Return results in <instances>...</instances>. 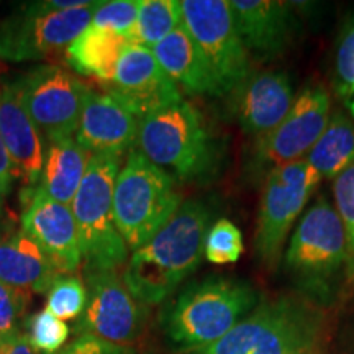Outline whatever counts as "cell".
<instances>
[{
    "label": "cell",
    "mask_w": 354,
    "mask_h": 354,
    "mask_svg": "<svg viewBox=\"0 0 354 354\" xmlns=\"http://www.w3.org/2000/svg\"><path fill=\"white\" fill-rule=\"evenodd\" d=\"M212 214L201 201L183 202L166 227L133 251L122 277L143 305H158L196 272L203 258V241Z\"/></svg>",
    "instance_id": "cell-1"
},
{
    "label": "cell",
    "mask_w": 354,
    "mask_h": 354,
    "mask_svg": "<svg viewBox=\"0 0 354 354\" xmlns=\"http://www.w3.org/2000/svg\"><path fill=\"white\" fill-rule=\"evenodd\" d=\"M258 294L250 284L209 277L190 284L167 305L162 331L176 351L197 353L223 338L253 312Z\"/></svg>",
    "instance_id": "cell-2"
},
{
    "label": "cell",
    "mask_w": 354,
    "mask_h": 354,
    "mask_svg": "<svg viewBox=\"0 0 354 354\" xmlns=\"http://www.w3.org/2000/svg\"><path fill=\"white\" fill-rule=\"evenodd\" d=\"M138 143L153 165L179 183L202 179L215 167L210 133L198 110L184 99L140 120Z\"/></svg>",
    "instance_id": "cell-3"
},
{
    "label": "cell",
    "mask_w": 354,
    "mask_h": 354,
    "mask_svg": "<svg viewBox=\"0 0 354 354\" xmlns=\"http://www.w3.org/2000/svg\"><path fill=\"white\" fill-rule=\"evenodd\" d=\"M183 197L174 179L141 151H131L113 189V220L128 250L146 245L166 227Z\"/></svg>",
    "instance_id": "cell-4"
},
{
    "label": "cell",
    "mask_w": 354,
    "mask_h": 354,
    "mask_svg": "<svg viewBox=\"0 0 354 354\" xmlns=\"http://www.w3.org/2000/svg\"><path fill=\"white\" fill-rule=\"evenodd\" d=\"M118 172L120 156L91 154L86 174L71 203L84 268L118 269L128 261V246L113 220V189Z\"/></svg>",
    "instance_id": "cell-5"
},
{
    "label": "cell",
    "mask_w": 354,
    "mask_h": 354,
    "mask_svg": "<svg viewBox=\"0 0 354 354\" xmlns=\"http://www.w3.org/2000/svg\"><path fill=\"white\" fill-rule=\"evenodd\" d=\"M100 6L102 2L79 0L25 3L0 24V59L21 63L68 50Z\"/></svg>",
    "instance_id": "cell-6"
},
{
    "label": "cell",
    "mask_w": 354,
    "mask_h": 354,
    "mask_svg": "<svg viewBox=\"0 0 354 354\" xmlns=\"http://www.w3.org/2000/svg\"><path fill=\"white\" fill-rule=\"evenodd\" d=\"M318 320L315 312L294 299L261 305L223 338L192 354H295L312 349Z\"/></svg>",
    "instance_id": "cell-7"
},
{
    "label": "cell",
    "mask_w": 354,
    "mask_h": 354,
    "mask_svg": "<svg viewBox=\"0 0 354 354\" xmlns=\"http://www.w3.org/2000/svg\"><path fill=\"white\" fill-rule=\"evenodd\" d=\"M183 25L212 71L220 95L236 91L250 76L248 50L228 0H184Z\"/></svg>",
    "instance_id": "cell-8"
},
{
    "label": "cell",
    "mask_w": 354,
    "mask_h": 354,
    "mask_svg": "<svg viewBox=\"0 0 354 354\" xmlns=\"http://www.w3.org/2000/svg\"><path fill=\"white\" fill-rule=\"evenodd\" d=\"M320 180L305 159L274 167L266 174L254 238L256 253L266 264L279 263L295 220Z\"/></svg>",
    "instance_id": "cell-9"
},
{
    "label": "cell",
    "mask_w": 354,
    "mask_h": 354,
    "mask_svg": "<svg viewBox=\"0 0 354 354\" xmlns=\"http://www.w3.org/2000/svg\"><path fill=\"white\" fill-rule=\"evenodd\" d=\"M26 113L48 141L73 138L87 86L59 66H38L12 82Z\"/></svg>",
    "instance_id": "cell-10"
},
{
    "label": "cell",
    "mask_w": 354,
    "mask_h": 354,
    "mask_svg": "<svg viewBox=\"0 0 354 354\" xmlns=\"http://www.w3.org/2000/svg\"><path fill=\"white\" fill-rule=\"evenodd\" d=\"M87 302L76 331L131 346L143 333L146 308L128 290L117 269L84 268Z\"/></svg>",
    "instance_id": "cell-11"
},
{
    "label": "cell",
    "mask_w": 354,
    "mask_h": 354,
    "mask_svg": "<svg viewBox=\"0 0 354 354\" xmlns=\"http://www.w3.org/2000/svg\"><path fill=\"white\" fill-rule=\"evenodd\" d=\"M346 236L333 202L320 196L305 212L286 251V268L304 281H326L346 264Z\"/></svg>",
    "instance_id": "cell-12"
},
{
    "label": "cell",
    "mask_w": 354,
    "mask_h": 354,
    "mask_svg": "<svg viewBox=\"0 0 354 354\" xmlns=\"http://www.w3.org/2000/svg\"><path fill=\"white\" fill-rule=\"evenodd\" d=\"M330 97L322 87H307L294 99L284 120L259 136L254 165L258 169L300 161L307 156L330 122Z\"/></svg>",
    "instance_id": "cell-13"
},
{
    "label": "cell",
    "mask_w": 354,
    "mask_h": 354,
    "mask_svg": "<svg viewBox=\"0 0 354 354\" xmlns=\"http://www.w3.org/2000/svg\"><path fill=\"white\" fill-rule=\"evenodd\" d=\"M102 87L138 120L183 100L179 87L159 66L153 50L131 44L123 51L112 81Z\"/></svg>",
    "instance_id": "cell-14"
},
{
    "label": "cell",
    "mask_w": 354,
    "mask_h": 354,
    "mask_svg": "<svg viewBox=\"0 0 354 354\" xmlns=\"http://www.w3.org/2000/svg\"><path fill=\"white\" fill-rule=\"evenodd\" d=\"M21 232L37 243L63 276L81 266L79 232L71 207L53 201L39 185L26 198Z\"/></svg>",
    "instance_id": "cell-15"
},
{
    "label": "cell",
    "mask_w": 354,
    "mask_h": 354,
    "mask_svg": "<svg viewBox=\"0 0 354 354\" xmlns=\"http://www.w3.org/2000/svg\"><path fill=\"white\" fill-rule=\"evenodd\" d=\"M140 120L107 92L87 88L76 141L87 151L115 154L133 148L138 141Z\"/></svg>",
    "instance_id": "cell-16"
},
{
    "label": "cell",
    "mask_w": 354,
    "mask_h": 354,
    "mask_svg": "<svg viewBox=\"0 0 354 354\" xmlns=\"http://www.w3.org/2000/svg\"><path fill=\"white\" fill-rule=\"evenodd\" d=\"M228 6L248 51L274 57L289 46L294 33L289 3L276 0H228Z\"/></svg>",
    "instance_id": "cell-17"
},
{
    "label": "cell",
    "mask_w": 354,
    "mask_h": 354,
    "mask_svg": "<svg viewBox=\"0 0 354 354\" xmlns=\"http://www.w3.org/2000/svg\"><path fill=\"white\" fill-rule=\"evenodd\" d=\"M294 104L290 81L282 73H259L248 76L238 87L236 115L243 130L263 136L284 120Z\"/></svg>",
    "instance_id": "cell-18"
},
{
    "label": "cell",
    "mask_w": 354,
    "mask_h": 354,
    "mask_svg": "<svg viewBox=\"0 0 354 354\" xmlns=\"http://www.w3.org/2000/svg\"><path fill=\"white\" fill-rule=\"evenodd\" d=\"M159 66L177 87L194 95H220L205 57L180 24L153 48Z\"/></svg>",
    "instance_id": "cell-19"
},
{
    "label": "cell",
    "mask_w": 354,
    "mask_h": 354,
    "mask_svg": "<svg viewBox=\"0 0 354 354\" xmlns=\"http://www.w3.org/2000/svg\"><path fill=\"white\" fill-rule=\"evenodd\" d=\"M63 276L24 232L0 241V281L30 292H48Z\"/></svg>",
    "instance_id": "cell-20"
},
{
    "label": "cell",
    "mask_w": 354,
    "mask_h": 354,
    "mask_svg": "<svg viewBox=\"0 0 354 354\" xmlns=\"http://www.w3.org/2000/svg\"><path fill=\"white\" fill-rule=\"evenodd\" d=\"M128 46L125 35L88 25L69 44L66 57L77 74L95 79L104 86L113 79L118 61Z\"/></svg>",
    "instance_id": "cell-21"
},
{
    "label": "cell",
    "mask_w": 354,
    "mask_h": 354,
    "mask_svg": "<svg viewBox=\"0 0 354 354\" xmlns=\"http://www.w3.org/2000/svg\"><path fill=\"white\" fill-rule=\"evenodd\" d=\"M88 159L91 154L74 138L50 141L44 149L39 187L53 201L71 207L86 174Z\"/></svg>",
    "instance_id": "cell-22"
},
{
    "label": "cell",
    "mask_w": 354,
    "mask_h": 354,
    "mask_svg": "<svg viewBox=\"0 0 354 354\" xmlns=\"http://www.w3.org/2000/svg\"><path fill=\"white\" fill-rule=\"evenodd\" d=\"M304 159L320 179L335 180L354 165V123L346 115L335 113Z\"/></svg>",
    "instance_id": "cell-23"
},
{
    "label": "cell",
    "mask_w": 354,
    "mask_h": 354,
    "mask_svg": "<svg viewBox=\"0 0 354 354\" xmlns=\"http://www.w3.org/2000/svg\"><path fill=\"white\" fill-rule=\"evenodd\" d=\"M183 24L179 0H140L138 15L128 33V44L153 50Z\"/></svg>",
    "instance_id": "cell-24"
},
{
    "label": "cell",
    "mask_w": 354,
    "mask_h": 354,
    "mask_svg": "<svg viewBox=\"0 0 354 354\" xmlns=\"http://www.w3.org/2000/svg\"><path fill=\"white\" fill-rule=\"evenodd\" d=\"M87 302L86 284L77 276H59L48 290L46 310L59 320H76Z\"/></svg>",
    "instance_id": "cell-25"
},
{
    "label": "cell",
    "mask_w": 354,
    "mask_h": 354,
    "mask_svg": "<svg viewBox=\"0 0 354 354\" xmlns=\"http://www.w3.org/2000/svg\"><path fill=\"white\" fill-rule=\"evenodd\" d=\"M243 254V236L240 228L227 218L215 221L203 241V258L214 264L236 263Z\"/></svg>",
    "instance_id": "cell-26"
},
{
    "label": "cell",
    "mask_w": 354,
    "mask_h": 354,
    "mask_svg": "<svg viewBox=\"0 0 354 354\" xmlns=\"http://www.w3.org/2000/svg\"><path fill=\"white\" fill-rule=\"evenodd\" d=\"M25 331L30 344L43 354L57 353L63 349L69 338V326L63 320L51 315L48 310L26 318Z\"/></svg>",
    "instance_id": "cell-27"
},
{
    "label": "cell",
    "mask_w": 354,
    "mask_h": 354,
    "mask_svg": "<svg viewBox=\"0 0 354 354\" xmlns=\"http://www.w3.org/2000/svg\"><path fill=\"white\" fill-rule=\"evenodd\" d=\"M333 205L346 236V269L354 274V165L333 180Z\"/></svg>",
    "instance_id": "cell-28"
},
{
    "label": "cell",
    "mask_w": 354,
    "mask_h": 354,
    "mask_svg": "<svg viewBox=\"0 0 354 354\" xmlns=\"http://www.w3.org/2000/svg\"><path fill=\"white\" fill-rule=\"evenodd\" d=\"M336 92L354 118V20L344 28L336 50Z\"/></svg>",
    "instance_id": "cell-29"
},
{
    "label": "cell",
    "mask_w": 354,
    "mask_h": 354,
    "mask_svg": "<svg viewBox=\"0 0 354 354\" xmlns=\"http://www.w3.org/2000/svg\"><path fill=\"white\" fill-rule=\"evenodd\" d=\"M28 302L30 290L0 281V338L21 333L20 323H25Z\"/></svg>",
    "instance_id": "cell-30"
},
{
    "label": "cell",
    "mask_w": 354,
    "mask_h": 354,
    "mask_svg": "<svg viewBox=\"0 0 354 354\" xmlns=\"http://www.w3.org/2000/svg\"><path fill=\"white\" fill-rule=\"evenodd\" d=\"M140 0H113V2H102L97 8L91 25L97 28L112 30L128 37L131 26L135 25L138 15ZM128 39V38H127Z\"/></svg>",
    "instance_id": "cell-31"
},
{
    "label": "cell",
    "mask_w": 354,
    "mask_h": 354,
    "mask_svg": "<svg viewBox=\"0 0 354 354\" xmlns=\"http://www.w3.org/2000/svg\"><path fill=\"white\" fill-rule=\"evenodd\" d=\"M55 354H136L133 346L110 343L92 335H81Z\"/></svg>",
    "instance_id": "cell-32"
},
{
    "label": "cell",
    "mask_w": 354,
    "mask_h": 354,
    "mask_svg": "<svg viewBox=\"0 0 354 354\" xmlns=\"http://www.w3.org/2000/svg\"><path fill=\"white\" fill-rule=\"evenodd\" d=\"M17 179H19V176H17L15 165H13L10 154L7 151V146L0 136V197H6L10 194Z\"/></svg>",
    "instance_id": "cell-33"
},
{
    "label": "cell",
    "mask_w": 354,
    "mask_h": 354,
    "mask_svg": "<svg viewBox=\"0 0 354 354\" xmlns=\"http://www.w3.org/2000/svg\"><path fill=\"white\" fill-rule=\"evenodd\" d=\"M0 354H39L25 335H12L0 338Z\"/></svg>",
    "instance_id": "cell-34"
},
{
    "label": "cell",
    "mask_w": 354,
    "mask_h": 354,
    "mask_svg": "<svg viewBox=\"0 0 354 354\" xmlns=\"http://www.w3.org/2000/svg\"><path fill=\"white\" fill-rule=\"evenodd\" d=\"M12 230H13V221L7 214L3 197H0V241L7 240L8 236H12L13 234Z\"/></svg>",
    "instance_id": "cell-35"
},
{
    "label": "cell",
    "mask_w": 354,
    "mask_h": 354,
    "mask_svg": "<svg viewBox=\"0 0 354 354\" xmlns=\"http://www.w3.org/2000/svg\"><path fill=\"white\" fill-rule=\"evenodd\" d=\"M295 354H315V351H313V348H312V349H305V351H299Z\"/></svg>",
    "instance_id": "cell-36"
},
{
    "label": "cell",
    "mask_w": 354,
    "mask_h": 354,
    "mask_svg": "<svg viewBox=\"0 0 354 354\" xmlns=\"http://www.w3.org/2000/svg\"><path fill=\"white\" fill-rule=\"evenodd\" d=\"M145 354H156V353H145Z\"/></svg>",
    "instance_id": "cell-37"
}]
</instances>
